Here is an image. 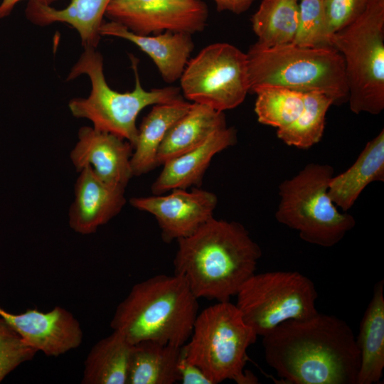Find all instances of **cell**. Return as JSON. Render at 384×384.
<instances>
[{"label":"cell","mask_w":384,"mask_h":384,"mask_svg":"<svg viewBox=\"0 0 384 384\" xmlns=\"http://www.w3.org/2000/svg\"><path fill=\"white\" fill-rule=\"evenodd\" d=\"M265 359L293 384H357L360 351L344 320L317 312L282 322L262 336Z\"/></svg>","instance_id":"obj_1"},{"label":"cell","mask_w":384,"mask_h":384,"mask_svg":"<svg viewBox=\"0 0 384 384\" xmlns=\"http://www.w3.org/2000/svg\"><path fill=\"white\" fill-rule=\"evenodd\" d=\"M177 242L174 274L185 279L198 299L230 301L255 273L262 256L242 224L214 217Z\"/></svg>","instance_id":"obj_2"},{"label":"cell","mask_w":384,"mask_h":384,"mask_svg":"<svg viewBox=\"0 0 384 384\" xmlns=\"http://www.w3.org/2000/svg\"><path fill=\"white\" fill-rule=\"evenodd\" d=\"M198 314V298L185 279L159 274L132 287L117 306L110 326L132 344L154 341L182 346Z\"/></svg>","instance_id":"obj_3"},{"label":"cell","mask_w":384,"mask_h":384,"mask_svg":"<svg viewBox=\"0 0 384 384\" xmlns=\"http://www.w3.org/2000/svg\"><path fill=\"white\" fill-rule=\"evenodd\" d=\"M250 92L280 87L323 92L335 103L348 101L343 58L331 46L303 47L292 43L267 48L257 43L246 53Z\"/></svg>","instance_id":"obj_4"},{"label":"cell","mask_w":384,"mask_h":384,"mask_svg":"<svg viewBox=\"0 0 384 384\" xmlns=\"http://www.w3.org/2000/svg\"><path fill=\"white\" fill-rule=\"evenodd\" d=\"M135 78L132 92H119L106 82L103 73V58L95 48L87 47L72 68L67 80L82 74L87 75L92 89L87 97L70 100L68 108L73 117L90 120L95 129L112 134L135 144L138 128L136 121L139 113L146 107L183 100L181 89L170 86L145 90L138 73V59L129 55Z\"/></svg>","instance_id":"obj_5"},{"label":"cell","mask_w":384,"mask_h":384,"mask_svg":"<svg viewBox=\"0 0 384 384\" xmlns=\"http://www.w3.org/2000/svg\"><path fill=\"white\" fill-rule=\"evenodd\" d=\"M257 337L235 304L218 302L198 314L182 352L213 384L228 379L238 384L257 383V378L244 370L247 350Z\"/></svg>","instance_id":"obj_6"},{"label":"cell","mask_w":384,"mask_h":384,"mask_svg":"<svg viewBox=\"0 0 384 384\" xmlns=\"http://www.w3.org/2000/svg\"><path fill=\"white\" fill-rule=\"evenodd\" d=\"M329 44L343 58L351 110L380 113L384 109V0H370L361 16L331 36Z\"/></svg>","instance_id":"obj_7"},{"label":"cell","mask_w":384,"mask_h":384,"mask_svg":"<svg viewBox=\"0 0 384 384\" xmlns=\"http://www.w3.org/2000/svg\"><path fill=\"white\" fill-rule=\"evenodd\" d=\"M334 169L311 163L279 186L277 220L299 232L306 242L324 247L338 243L352 230L353 215L340 213L328 195Z\"/></svg>","instance_id":"obj_8"},{"label":"cell","mask_w":384,"mask_h":384,"mask_svg":"<svg viewBox=\"0 0 384 384\" xmlns=\"http://www.w3.org/2000/svg\"><path fill=\"white\" fill-rule=\"evenodd\" d=\"M242 316L260 336L284 321L304 319L318 312L314 282L299 272L255 273L235 295Z\"/></svg>","instance_id":"obj_9"},{"label":"cell","mask_w":384,"mask_h":384,"mask_svg":"<svg viewBox=\"0 0 384 384\" xmlns=\"http://www.w3.org/2000/svg\"><path fill=\"white\" fill-rule=\"evenodd\" d=\"M180 82L188 100L220 112L233 109L250 92L247 54L227 43L210 44L188 61Z\"/></svg>","instance_id":"obj_10"},{"label":"cell","mask_w":384,"mask_h":384,"mask_svg":"<svg viewBox=\"0 0 384 384\" xmlns=\"http://www.w3.org/2000/svg\"><path fill=\"white\" fill-rule=\"evenodd\" d=\"M202 0H112L105 16L134 33L201 32L208 18Z\"/></svg>","instance_id":"obj_11"},{"label":"cell","mask_w":384,"mask_h":384,"mask_svg":"<svg viewBox=\"0 0 384 384\" xmlns=\"http://www.w3.org/2000/svg\"><path fill=\"white\" fill-rule=\"evenodd\" d=\"M134 208L154 216L161 230L163 241L189 236L213 217L218 204L216 195L209 191L193 188L174 189L168 195L133 197Z\"/></svg>","instance_id":"obj_12"},{"label":"cell","mask_w":384,"mask_h":384,"mask_svg":"<svg viewBox=\"0 0 384 384\" xmlns=\"http://www.w3.org/2000/svg\"><path fill=\"white\" fill-rule=\"evenodd\" d=\"M3 317L37 351L48 356H59L77 348L82 343L83 332L73 314L60 306L43 312L28 309L12 314L0 308Z\"/></svg>","instance_id":"obj_13"},{"label":"cell","mask_w":384,"mask_h":384,"mask_svg":"<svg viewBox=\"0 0 384 384\" xmlns=\"http://www.w3.org/2000/svg\"><path fill=\"white\" fill-rule=\"evenodd\" d=\"M70 153L78 172L90 165L104 182L126 188L133 176L131 157L134 147L128 141L92 127H82Z\"/></svg>","instance_id":"obj_14"},{"label":"cell","mask_w":384,"mask_h":384,"mask_svg":"<svg viewBox=\"0 0 384 384\" xmlns=\"http://www.w3.org/2000/svg\"><path fill=\"white\" fill-rule=\"evenodd\" d=\"M79 173L68 223L75 233L90 235L120 213L126 203L125 188L104 182L90 165Z\"/></svg>","instance_id":"obj_15"},{"label":"cell","mask_w":384,"mask_h":384,"mask_svg":"<svg viewBox=\"0 0 384 384\" xmlns=\"http://www.w3.org/2000/svg\"><path fill=\"white\" fill-rule=\"evenodd\" d=\"M236 142V130L226 127L213 132L197 147L166 161L151 185L152 193L161 195L174 189L199 187L213 157Z\"/></svg>","instance_id":"obj_16"},{"label":"cell","mask_w":384,"mask_h":384,"mask_svg":"<svg viewBox=\"0 0 384 384\" xmlns=\"http://www.w3.org/2000/svg\"><path fill=\"white\" fill-rule=\"evenodd\" d=\"M100 34L132 42L151 58L162 78L168 83L180 79L194 48L191 34L165 31L155 36H142L112 21L102 23Z\"/></svg>","instance_id":"obj_17"},{"label":"cell","mask_w":384,"mask_h":384,"mask_svg":"<svg viewBox=\"0 0 384 384\" xmlns=\"http://www.w3.org/2000/svg\"><path fill=\"white\" fill-rule=\"evenodd\" d=\"M384 181V130L369 141L344 172L332 176L328 195L343 210H349L363 190L373 181Z\"/></svg>","instance_id":"obj_18"},{"label":"cell","mask_w":384,"mask_h":384,"mask_svg":"<svg viewBox=\"0 0 384 384\" xmlns=\"http://www.w3.org/2000/svg\"><path fill=\"white\" fill-rule=\"evenodd\" d=\"M112 0H72L64 9L29 1L26 9L28 20L35 25L45 26L55 22L65 23L80 35L84 48H95L100 39V28L106 9Z\"/></svg>","instance_id":"obj_19"},{"label":"cell","mask_w":384,"mask_h":384,"mask_svg":"<svg viewBox=\"0 0 384 384\" xmlns=\"http://www.w3.org/2000/svg\"><path fill=\"white\" fill-rule=\"evenodd\" d=\"M227 127L223 112L195 103L169 129L157 153V164L181 155L203 143L217 130Z\"/></svg>","instance_id":"obj_20"},{"label":"cell","mask_w":384,"mask_h":384,"mask_svg":"<svg viewBox=\"0 0 384 384\" xmlns=\"http://www.w3.org/2000/svg\"><path fill=\"white\" fill-rule=\"evenodd\" d=\"M383 279L373 288L372 298L361 321L356 338L360 351L357 384L378 383L384 368V294Z\"/></svg>","instance_id":"obj_21"},{"label":"cell","mask_w":384,"mask_h":384,"mask_svg":"<svg viewBox=\"0 0 384 384\" xmlns=\"http://www.w3.org/2000/svg\"><path fill=\"white\" fill-rule=\"evenodd\" d=\"M184 100L154 105L138 129L137 139L131 157L133 176L149 173L158 166L157 153L171 127L189 110Z\"/></svg>","instance_id":"obj_22"},{"label":"cell","mask_w":384,"mask_h":384,"mask_svg":"<svg viewBox=\"0 0 384 384\" xmlns=\"http://www.w3.org/2000/svg\"><path fill=\"white\" fill-rule=\"evenodd\" d=\"M182 346L154 341H142L132 344L127 384H173L179 382L178 365Z\"/></svg>","instance_id":"obj_23"},{"label":"cell","mask_w":384,"mask_h":384,"mask_svg":"<svg viewBox=\"0 0 384 384\" xmlns=\"http://www.w3.org/2000/svg\"><path fill=\"white\" fill-rule=\"evenodd\" d=\"M132 344L117 331L98 341L84 363L82 384H127Z\"/></svg>","instance_id":"obj_24"},{"label":"cell","mask_w":384,"mask_h":384,"mask_svg":"<svg viewBox=\"0 0 384 384\" xmlns=\"http://www.w3.org/2000/svg\"><path fill=\"white\" fill-rule=\"evenodd\" d=\"M250 21L257 44L271 48L292 43L299 23V2L262 0Z\"/></svg>","instance_id":"obj_25"},{"label":"cell","mask_w":384,"mask_h":384,"mask_svg":"<svg viewBox=\"0 0 384 384\" xmlns=\"http://www.w3.org/2000/svg\"><path fill=\"white\" fill-rule=\"evenodd\" d=\"M333 104L334 99L323 92H304L302 112L292 124L277 129L278 138L286 144L299 149L312 146L323 136L326 114Z\"/></svg>","instance_id":"obj_26"},{"label":"cell","mask_w":384,"mask_h":384,"mask_svg":"<svg viewBox=\"0 0 384 384\" xmlns=\"http://www.w3.org/2000/svg\"><path fill=\"white\" fill-rule=\"evenodd\" d=\"M257 95L255 112L260 123L282 129L292 124L304 109V92L280 87H261Z\"/></svg>","instance_id":"obj_27"},{"label":"cell","mask_w":384,"mask_h":384,"mask_svg":"<svg viewBox=\"0 0 384 384\" xmlns=\"http://www.w3.org/2000/svg\"><path fill=\"white\" fill-rule=\"evenodd\" d=\"M299 23L292 43L303 47L330 46L326 34L324 0H299Z\"/></svg>","instance_id":"obj_28"},{"label":"cell","mask_w":384,"mask_h":384,"mask_svg":"<svg viewBox=\"0 0 384 384\" xmlns=\"http://www.w3.org/2000/svg\"><path fill=\"white\" fill-rule=\"evenodd\" d=\"M38 351L28 345L19 334L0 318V383L21 363L31 361Z\"/></svg>","instance_id":"obj_29"},{"label":"cell","mask_w":384,"mask_h":384,"mask_svg":"<svg viewBox=\"0 0 384 384\" xmlns=\"http://www.w3.org/2000/svg\"><path fill=\"white\" fill-rule=\"evenodd\" d=\"M370 1V0H324L329 44L331 36L361 16Z\"/></svg>","instance_id":"obj_30"},{"label":"cell","mask_w":384,"mask_h":384,"mask_svg":"<svg viewBox=\"0 0 384 384\" xmlns=\"http://www.w3.org/2000/svg\"><path fill=\"white\" fill-rule=\"evenodd\" d=\"M178 368L180 377L179 382L183 384H213L201 368L184 358L183 352Z\"/></svg>","instance_id":"obj_31"},{"label":"cell","mask_w":384,"mask_h":384,"mask_svg":"<svg viewBox=\"0 0 384 384\" xmlns=\"http://www.w3.org/2000/svg\"><path fill=\"white\" fill-rule=\"evenodd\" d=\"M218 11H229L240 14L247 11L255 0H213Z\"/></svg>","instance_id":"obj_32"},{"label":"cell","mask_w":384,"mask_h":384,"mask_svg":"<svg viewBox=\"0 0 384 384\" xmlns=\"http://www.w3.org/2000/svg\"><path fill=\"white\" fill-rule=\"evenodd\" d=\"M23 0H2L0 4V18L9 16L14 6ZM58 0H29L46 6H51V4Z\"/></svg>","instance_id":"obj_33"},{"label":"cell","mask_w":384,"mask_h":384,"mask_svg":"<svg viewBox=\"0 0 384 384\" xmlns=\"http://www.w3.org/2000/svg\"><path fill=\"white\" fill-rule=\"evenodd\" d=\"M297 1H299V0H297Z\"/></svg>","instance_id":"obj_34"}]
</instances>
